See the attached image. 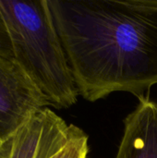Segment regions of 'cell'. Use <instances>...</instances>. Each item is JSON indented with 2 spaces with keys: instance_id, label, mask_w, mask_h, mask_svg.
I'll return each mask as SVG.
<instances>
[{
  "instance_id": "cell-1",
  "label": "cell",
  "mask_w": 157,
  "mask_h": 158,
  "mask_svg": "<svg viewBox=\"0 0 157 158\" xmlns=\"http://www.w3.org/2000/svg\"><path fill=\"white\" fill-rule=\"evenodd\" d=\"M79 95L137 97L157 84V0H47Z\"/></svg>"
},
{
  "instance_id": "cell-2",
  "label": "cell",
  "mask_w": 157,
  "mask_h": 158,
  "mask_svg": "<svg viewBox=\"0 0 157 158\" xmlns=\"http://www.w3.org/2000/svg\"><path fill=\"white\" fill-rule=\"evenodd\" d=\"M13 58L56 109L78 101V89L47 0H0Z\"/></svg>"
},
{
  "instance_id": "cell-3",
  "label": "cell",
  "mask_w": 157,
  "mask_h": 158,
  "mask_svg": "<svg viewBox=\"0 0 157 158\" xmlns=\"http://www.w3.org/2000/svg\"><path fill=\"white\" fill-rule=\"evenodd\" d=\"M88 135L49 107L34 113L0 143V158H87Z\"/></svg>"
},
{
  "instance_id": "cell-4",
  "label": "cell",
  "mask_w": 157,
  "mask_h": 158,
  "mask_svg": "<svg viewBox=\"0 0 157 158\" xmlns=\"http://www.w3.org/2000/svg\"><path fill=\"white\" fill-rule=\"evenodd\" d=\"M48 106L45 97L16 60L0 56V143L34 113Z\"/></svg>"
},
{
  "instance_id": "cell-5",
  "label": "cell",
  "mask_w": 157,
  "mask_h": 158,
  "mask_svg": "<svg viewBox=\"0 0 157 158\" xmlns=\"http://www.w3.org/2000/svg\"><path fill=\"white\" fill-rule=\"evenodd\" d=\"M124 119L123 136L115 158H157V103L144 95Z\"/></svg>"
},
{
  "instance_id": "cell-6",
  "label": "cell",
  "mask_w": 157,
  "mask_h": 158,
  "mask_svg": "<svg viewBox=\"0 0 157 158\" xmlns=\"http://www.w3.org/2000/svg\"><path fill=\"white\" fill-rule=\"evenodd\" d=\"M0 56L13 58L12 48L5 23L0 15Z\"/></svg>"
}]
</instances>
